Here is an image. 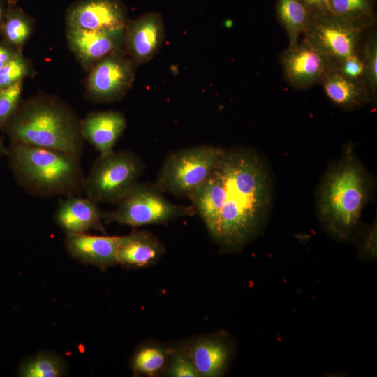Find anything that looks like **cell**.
<instances>
[{"instance_id":"1","label":"cell","mask_w":377,"mask_h":377,"mask_svg":"<svg viewBox=\"0 0 377 377\" xmlns=\"http://www.w3.org/2000/svg\"><path fill=\"white\" fill-rule=\"evenodd\" d=\"M267 168L256 152L224 149L206 181L188 197L211 237L240 250L260 230L272 200Z\"/></svg>"},{"instance_id":"2","label":"cell","mask_w":377,"mask_h":377,"mask_svg":"<svg viewBox=\"0 0 377 377\" xmlns=\"http://www.w3.org/2000/svg\"><path fill=\"white\" fill-rule=\"evenodd\" d=\"M11 143L56 149L80 157L84 139L80 121L64 103L36 96L19 106L5 128Z\"/></svg>"},{"instance_id":"3","label":"cell","mask_w":377,"mask_h":377,"mask_svg":"<svg viewBox=\"0 0 377 377\" xmlns=\"http://www.w3.org/2000/svg\"><path fill=\"white\" fill-rule=\"evenodd\" d=\"M348 148L325 175L317 204L321 222L339 239L346 238L355 228L371 185L365 168L352 147Z\"/></svg>"},{"instance_id":"4","label":"cell","mask_w":377,"mask_h":377,"mask_svg":"<svg viewBox=\"0 0 377 377\" xmlns=\"http://www.w3.org/2000/svg\"><path fill=\"white\" fill-rule=\"evenodd\" d=\"M17 183L39 197L74 195L84 190L80 157L61 151L11 143L6 154Z\"/></svg>"},{"instance_id":"5","label":"cell","mask_w":377,"mask_h":377,"mask_svg":"<svg viewBox=\"0 0 377 377\" xmlns=\"http://www.w3.org/2000/svg\"><path fill=\"white\" fill-rule=\"evenodd\" d=\"M144 164L133 152L122 150L99 155L84 178L87 197L96 203L123 200L138 182Z\"/></svg>"},{"instance_id":"6","label":"cell","mask_w":377,"mask_h":377,"mask_svg":"<svg viewBox=\"0 0 377 377\" xmlns=\"http://www.w3.org/2000/svg\"><path fill=\"white\" fill-rule=\"evenodd\" d=\"M223 149L202 145L173 151L164 161L154 185L163 193L188 198L208 178Z\"/></svg>"},{"instance_id":"7","label":"cell","mask_w":377,"mask_h":377,"mask_svg":"<svg viewBox=\"0 0 377 377\" xmlns=\"http://www.w3.org/2000/svg\"><path fill=\"white\" fill-rule=\"evenodd\" d=\"M112 212H104L103 219L131 226L165 223L179 217L195 214L191 206L169 201L155 185L138 182Z\"/></svg>"},{"instance_id":"8","label":"cell","mask_w":377,"mask_h":377,"mask_svg":"<svg viewBox=\"0 0 377 377\" xmlns=\"http://www.w3.org/2000/svg\"><path fill=\"white\" fill-rule=\"evenodd\" d=\"M367 29L326 12L310 17L302 42L316 50L328 65L335 66L360 52L362 36Z\"/></svg>"},{"instance_id":"9","label":"cell","mask_w":377,"mask_h":377,"mask_svg":"<svg viewBox=\"0 0 377 377\" xmlns=\"http://www.w3.org/2000/svg\"><path fill=\"white\" fill-rule=\"evenodd\" d=\"M135 66L124 50L98 61L90 69L87 78V91L91 98L102 103L121 99L133 84Z\"/></svg>"},{"instance_id":"10","label":"cell","mask_w":377,"mask_h":377,"mask_svg":"<svg viewBox=\"0 0 377 377\" xmlns=\"http://www.w3.org/2000/svg\"><path fill=\"white\" fill-rule=\"evenodd\" d=\"M128 21L126 8L119 0H80L66 13L67 27L85 30L125 28Z\"/></svg>"},{"instance_id":"11","label":"cell","mask_w":377,"mask_h":377,"mask_svg":"<svg viewBox=\"0 0 377 377\" xmlns=\"http://www.w3.org/2000/svg\"><path fill=\"white\" fill-rule=\"evenodd\" d=\"M124 35L125 28L104 31L66 28L70 50L89 69L104 57L124 50Z\"/></svg>"},{"instance_id":"12","label":"cell","mask_w":377,"mask_h":377,"mask_svg":"<svg viewBox=\"0 0 377 377\" xmlns=\"http://www.w3.org/2000/svg\"><path fill=\"white\" fill-rule=\"evenodd\" d=\"M279 60L286 82L298 89L319 84L328 66L316 50L302 41L288 45Z\"/></svg>"},{"instance_id":"13","label":"cell","mask_w":377,"mask_h":377,"mask_svg":"<svg viewBox=\"0 0 377 377\" xmlns=\"http://www.w3.org/2000/svg\"><path fill=\"white\" fill-rule=\"evenodd\" d=\"M165 37V26L157 12L144 14L125 27L124 51L136 64L150 61L161 48Z\"/></svg>"},{"instance_id":"14","label":"cell","mask_w":377,"mask_h":377,"mask_svg":"<svg viewBox=\"0 0 377 377\" xmlns=\"http://www.w3.org/2000/svg\"><path fill=\"white\" fill-rule=\"evenodd\" d=\"M90 198L65 196L58 202L54 219L66 234L84 233L89 230L105 232L104 212Z\"/></svg>"},{"instance_id":"15","label":"cell","mask_w":377,"mask_h":377,"mask_svg":"<svg viewBox=\"0 0 377 377\" xmlns=\"http://www.w3.org/2000/svg\"><path fill=\"white\" fill-rule=\"evenodd\" d=\"M126 128L125 117L113 110L91 112L80 121L84 140L94 146L100 155L114 150Z\"/></svg>"},{"instance_id":"16","label":"cell","mask_w":377,"mask_h":377,"mask_svg":"<svg viewBox=\"0 0 377 377\" xmlns=\"http://www.w3.org/2000/svg\"><path fill=\"white\" fill-rule=\"evenodd\" d=\"M319 84L328 99L346 111L358 109L371 100L365 81L350 78L333 66L328 65Z\"/></svg>"},{"instance_id":"17","label":"cell","mask_w":377,"mask_h":377,"mask_svg":"<svg viewBox=\"0 0 377 377\" xmlns=\"http://www.w3.org/2000/svg\"><path fill=\"white\" fill-rule=\"evenodd\" d=\"M119 236L67 234L65 244L71 256L80 261L106 268L117 263Z\"/></svg>"},{"instance_id":"18","label":"cell","mask_w":377,"mask_h":377,"mask_svg":"<svg viewBox=\"0 0 377 377\" xmlns=\"http://www.w3.org/2000/svg\"><path fill=\"white\" fill-rule=\"evenodd\" d=\"M165 252L163 243L153 234L135 230L119 236L117 263L132 267H147L156 263Z\"/></svg>"},{"instance_id":"19","label":"cell","mask_w":377,"mask_h":377,"mask_svg":"<svg viewBox=\"0 0 377 377\" xmlns=\"http://www.w3.org/2000/svg\"><path fill=\"white\" fill-rule=\"evenodd\" d=\"M198 374L203 377H216L226 369L230 350L221 339L209 337L193 342L185 349Z\"/></svg>"},{"instance_id":"20","label":"cell","mask_w":377,"mask_h":377,"mask_svg":"<svg viewBox=\"0 0 377 377\" xmlns=\"http://www.w3.org/2000/svg\"><path fill=\"white\" fill-rule=\"evenodd\" d=\"M276 16L286 31L289 45L298 43L310 21V15L300 0H277Z\"/></svg>"},{"instance_id":"21","label":"cell","mask_w":377,"mask_h":377,"mask_svg":"<svg viewBox=\"0 0 377 377\" xmlns=\"http://www.w3.org/2000/svg\"><path fill=\"white\" fill-rule=\"evenodd\" d=\"M329 12L369 28L376 22L374 0H327Z\"/></svg>"},{"instance_id":"22","label":"cell","mask_w":377,"mask_h":377,"mask_svg":"<svg viewBox=\"0 0 377 377\" xmlns=\"http://www.w3.org/2000/svg\"><path fill=\"white\" fill-rule=\"evenodd\" d=\"M31 17L19 8H7L1 27L3 36L11 45L20 47L29 38L33 30Z\"/></svg>"},{"instance_id":"23","label":"cell","mask_w":377,"mask_h":377,"mask_svg":"<svg viewBox=\"0 0 377 377\" xmlns=\"http://www.w3.org/2000/svg\"><path fill=\"white\" fill-rule=\"evenodd\" d=\"M168 353L158 346H148L141 348L133 360L134 369L148 376L155 375L165 366Z\"/></svg>"},{"instance_id":"24","label":"cell","mask_w":377,"mask_h":377,"mask_svg":"<svg viewBox=\"0 0 377 377\" xmlns=\"http://www.w3.org/2000/svg\"><path fill=\"white\" fill-rule=\"evenodd\" d=\"M364 64V80L369 89L371 99L377 97V35L373 32L360 49Z\"/></svg>"},{"instance_id":"25","label":"cell","mask_w":377,"mask_h":377,"mask_svg":"<svg viewBox=\"0 0 377 377\" xmlns=\"http://www.w3.org/2000/svg\"><path fill=\"white\" fill-rule=\"evenodd\" d=\"M58 360L49 355H40L25 363L20 376L25 377H56L61 374Z\"/></svg>"},{"instance_id":"26","label":"cell","mask_w":377,"mask_h":377,"mask_svg":"<svg viewBox=\"0 0 377 377\" xmlns=\"http://www.w3.org/2000/svg\"><path fill=\"white\" fill-rule=\"evenodd\" d=\"M30 70L27 60L20 50H17L12 60L0 70V89L22 81L29 75Z\"/></svg>"},{"instance_id":"27","label":"cell","mask_w":377,"mask_h":377,"mask_svg":"<svg viewBox=\"0 0 377 377\" xmlns=\"http://www.w3.org/2000/svg\"><path fill=\"white\" fill-rule=\"evenodd\" d=\"M22 81L0 89V128L4 129L20 106Z\"/></svg>"},{"instance_id":"28","label":"cell","mask_w":377,"mask_h":377,"mask_svg":"<svg viewBox=\"0 0 377 377\" xmlns=\"http://www.w3.org/2000/svg\"><path fill=\"white\" fill-rule=\"evenodd\" d=\"M165 374L172 377H199V374L185 350L172 353Z\"/></svg>"},{"instance_id":"29","label":"cell","mask_w":377,"mask_h":377,"mask_svg":"<svg viewBox=\"0 0 377 377\" xmlns=\"http://www.w3.org/2000/svg\"><path fill=\"white\" fill-rule=\"evenodd\" d=\"M333 66L336 67L341 73L350 78L365 81L364 64L360 56V52L349 56Z\"/></svg>"},{"instance_id":"30","label":"cell","mask_w":377,"mask_h":377,"mask_svg":"<svg viewBox=\"0 0 377 377\" xmlns=\"http://www.w3.org/2000/svg\"><path fill=\"white\" fill-rule=\"evenodd\" d=\"M310 16L329 12L327 0H300Z\"/></svg>"},{"instance_id":"31","label":"cell","mask_w":377,"mask_h":377,"mask_svg":"<svg viewBox=\"0 0 377 377\" xmlns=\"http://www.w3.org/2000/svg\"><path fill=\"white\" fill-rule=\"evenodd\" d=\"M16 52L7 46L0 44V70L12 60Z\"/></svg>"},{"instance_id":"32","label":"cell","mask_w":377,"mask_h":377,"mask_svg":"<svg viewBox=\"0 0 377 377\" xmlns=\"http://www.w3.org/2000/svg\"><path fill=\"white\" fill-rule=\"evenodd\" d=\"M376 226H374L369 232L365 242V250L367 252L374 255L376 253Z\"/></svg>"},{"instance_id":"33","label":"cell","mask_w":377,"mask_h":377,"mask_svg":"<svg viewBox=\"0 0 377 377\" xmlns=\"http://www.w3.org/2000/svg\"><path fill=\"white\" fill-rule=\"evenodd\" d=\"M7 8L5 5V0H0V30L1 29Z\"/></svg>"},{"instance_id":"34","label":"cell","mask_w":377,"mask_h":377,"mask_svg":"<svg viewBox=\"0 0 377 377\" xmlns=\"http://www.w3.org/2000/svg\"><path fill=\"white\" fill-rule=\"evenodd\" d=\"M7 151L8 148L6 147L3 140L0 137V158L3 155H6Z\"/></svg>"}]
</instances>
